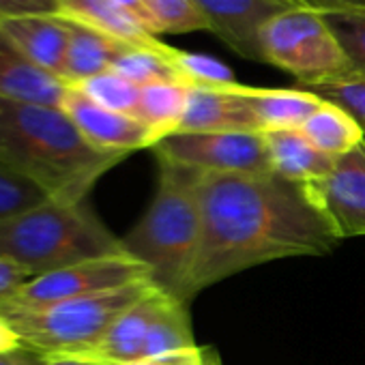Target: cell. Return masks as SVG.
Masks as SVG:
<instances>
[{
	"instance_id": "31",
	"label": "cell",
	"mask_w": 365,
	"mask_h": 365,
	"mask_svg": "<svg viewBox=\"0 0 365 365\" xmlns=\"http://www.w3.org/2000/svg\"><path fill=\"white\" fill-rule=\"evenodd\" d=\"M22 16H58L56 0H0V20Z\"/></svg>"
},
{
	"instance_id": "11",
	"label": "cell",
	"mask_w": 365,
	"mask_h": 365,
	"mask_svg": "<svg viewBox=\"0 0 365 365\" xmlns=\"http://www.w3.org/2000/svg\"><path fill=\"white\" fill-rule=\"evenodd\" d=\"M209 22V33L235 54L262 63L258 33L273 16L294 9L284 0H194Z\"/></svg>"
},
{
	"instance_id": "8",
	"label": "cell",
	"mask_w": 365,
	"mask_h": 365,
	"mask_svg": "<svg viewBox=\"0 0 365 365\" xmlns=\"http://www.w3.org/2000/svg\"><path fill=\"white\" fill-rule=\"evenodd\" d=\"M153 148L157 157H165L209 174H273L262 131L170 133Z\"/></svg>"
},
{
	"instance_id": "33",
	"label": "cell",
	"mask_w": 365,
	"mask_h": 365,
	"mask_svg": "<svg viewBox=\"0 0 365 365\" xmlns=\"http://www.w3.org/2000/svg\"><path fill=\"white\" fill-rule=\"evenodd\" d=\"M205 361V348H196L190 352H178L170 356H159V359H140L131 361L125 365H202Z\"/></svg>"
},
{
	"instance_id": "20",
	"label": "cell",
	"mask_w": 365,
	"mask_h": 365,
	"mask_svg": "<svg viewBox=\"0 0 365 365\" xmlns=\"http://www.w3.org/2000/svg\"><path fill=\"white\" fill-rule=\"evenodd\" d=\"M196 348L187 303L170 294L148 329L142 359H159Z\"/></svg>"
},
{
	"instance_id": "10",
	"label": "cell",
	"mask_w": 365,
	"mask_h": 365,
	"mask_svg": "<svg viewBox=\"0 0 365 365\" xmlns=\"http://www.w3.org/2000/svg\"><path fill=\"white\" fill-rule=\"evenodd\" d=\"M61 108L93 146L108 153L129 155L138 148H153L161 140L159 133L144 125L142 120L129 114L106 110L91 101L88 97H84L73 86L67 88Z\"/></svg>"
},
{
	"instance_id": "12",
	"label": "cell",
	"mask_w": 365,
	"mask_h": 365,
	"mask_svg": "<svg viewBox=\"0 0 365 365\" xmlns=\"http://www.w3.org/2000/svg\"><path fill=\"white\" fill-rule=\"evenodd\" d=\"M217 131H260V125L243 95V84L226 91L190 88L185 114L174 133Z\"/></svg>"
},
{
	"instance_id": "21",
	"label": "cell",
	"mask_w": 365,
	"mask_h": 365,
	"mask_svg": "<svg viewBox=\"0 0 365 365\" xmlns=\"http://www.w3.org/2000/svg\"><path fill=\"white\" fill-rule=\"evenodd\" d=\"M301 133L324 155L337 159L365 142V133L356 125V120L346 114L341 108L322 101V106L305 120Z\"/></svg>"
},
{
	"instance_id": "34",
	"label": "cell",
	"mask_w": 365,
	"mask_h": 365,
	"mask_svg": "<svg viewBox=\"0 0 365 365\" xmlns=\"http://www.w3.org/2000/svg\"><path fill=\"white\" fill-rule=\"evenodd\" d=\"M0 365H46V356L22 346L11 352H0Z\"/></svg>"
},
{
	"instance_id": "37",
	"label": "cell",
	"mask_w": 365,
	"mask_h": 365,
	"mask_svg": "<svg viewBox=\"0 0 365 365\" xmlns=\"http://www.w3.org/2000/svg\"><path fill=\"white\" fill-rule=\"evenodd\" d=\"M114 3L120 5L123 9H127L129 14H133L148 29V24H146V11H144V0H114Z\"/></svg>"
},
{
	"instance_id": "24",
	"label": "cell",
	"mask_w": 365,
	"mask_h": 365,
	"mask_svg": "<svg viewBox=\"0 0 365 365\" xmlns=\"http://www.w3.org/2000/svg\"><path fill=\"white\" fill-rule=\"evenodd\" d=\"M174 52H176L174 46L168 52L123 48L112 63V71L133 82L135 86H146L155 82H180L176 69L170 63Z\"/></svg>"
},
{
	"instance_id": "35",
	"label": "cell",
	"mask_w": 365,
	"mask_h": 365,
	"mask_svg": "<svg viewBox=\"0 0 365 365\" xmlns=\"http://www.w3.org/2000/svg\"><path fill=\"white\" fill-rule=\"evenodd\" d=\"M22 339L20 335L14 331V327L7 322V318L0 316V352H11V350H18L22 348Z\"/></svg>"
},
{
	"instance_id": "6",
	"label": "cell",
	"mask_w": 365,
	"mask_h": 365,
	"mask_svg": "<svg viewBox=\"0 0 365 365\" xmlns=\"http://www.w3.org/2000/svg\"><path fill=\"white\" fill-rule=\"evenodd\" d=\"M260 56L299 80L314 86L356 73L341 48L329 18L309 9H288L273 16L258 33Z\"/></svg>"
},
{
	"instance_id": "4",
	"label": "cell",
	"mask_w": 365,
	"mask_h": 365,
	"mask_svg": "<svg viewBox=\"0 0 365 365\" xmlns=\"http://www.w3.org/2000/svg\"><path fill=\"white\" fill-rule=\"evenodd\" d=\"M127 254L86 202L48 200L0 224V256L41 275Z\"/></svg>"
},
{
	"instance_id": "7",
	"label": "cell",
	"mask_w": 365,
	"mask_h": 365,
	"mask_svg": "<svg viewBox=\"0 0 365 365\" xmlns=\"http://www.w3.org/2000/svg\"><path fill=\"white\" fill-rule=\"evenodd\" d=\"M144 279H153L148 267L131 258L129 254L86 260L80 264L35 275L11 299L0 303V316L43 309L56 303L116 290Z\"/></svg>"
},
{
	"instance_id": "27",
	"label": "cell",
	"mask_w": 365,
	"mask_h": 365,
	"mask_svg": "<svg viewBox=\"0 0 365 365\" xmlns=\"http://www.w3.org/2000/svg\"><path fill=\"white\" fill-rule=\"evenodd\" d=\"M52 200L35 180L0 161V224Z\"/></svg>"
},
{
	"instance_id": "26",
	"label": "cell",
	"mask_w": 365,
	"mask_h": 365,
	"mask_svg": "<svg viewBox=\"0 0 365 365\" xmlns=\"http://www.w3.org/2000/svg\"><path fill=\"white\" fill-rule=\"evenodd\" d=\"M172 67L176 69L178 78L182 84L190 88H235L239 86L232 69L224 65L222 61L207 56V54H196V52H185L178 50L172 56Z\"/></svg>"
},
{
	"instance_id": "28",
	"label": "cell",
	"mask_w": 365,
	"mask_h": 365,
	"mask_svg": "<svg viewBox=\"0 0 365 365\" xmlns=\"http://www.w3.org/2000/svg\"><path fill=\"white\" fill-rule=\"evenodd\" d=\"M314 95H318L322 101H329L337 108H341L346 114H350L361 131L365 133V76L352 73L348 78L314 84V86H299Z\"/></svg>"
},
{
	"instance_id": "9",
	"label": "cell",
	"mask_w": 365,
	"mask_h": 365,
	"mask_svg": "<svg viewBox=\"0 0 365 365\" xmlns=\"http://www.w3.org/2000/svg\"><path fill=\"white\" fill-rule=\"evenodd\" d=\"M305 190L339 241L365 237V142L337 157L329 176Z\"/></svg>"
},
{
	"instance_id": "29",
	"label": "cell",
	"mask_w": 365,
	"mask_h": 365,
	"mask_svg": "<svg viewBox=\"0 0 365 365\" xmlns=\"http://www.w3.org/2000/svg\"><path fill=\"white\" fill-rule=\"evenodd\" d=\"M359 76H365V14L327 16Z\"/></svg>"
},
{
	"instance_id": "17",
	"label": "cell",
	"mask_w": 365,
	"mask_h": 365,
	"mask_svg": "<svg viewBox=\"0 0 365 365\" xmlns=\"http://www.w3.org/2000/svg\"><path fill=\"white\" fill-rule=\"evenodd\" d=\"M273 172L282 178H288L301 185H309L333 170L335 159L318 150L301 129H279V131H262Z\"/></svg>"
},
{
	"instance_id": "16",
	"label": "cell",
	"mask_w": 365,
	"mask_h": 365,
	"mask_svg": "<svg viewBox=\"0 0 365 365\" xmlns=\"http://www.w3.org/2000/svg\"><path fill=\"white\" fill-rule=\"evenodd\" d=\"M69 84L31 63L0 33V99L61 108Z\"/></svg>"
},
{
	"instance_id": "3",
	"label": "cell",
	"mask_w": 365,
	"mask_h": 365,
	"mask_svg": "<svg viewBox=\"0 0 365 365\" xmlns=\"http://www.w3.org/2000/svg\"><path fill=\"white\" fill-rule=\"evenodd\" d=\"M159 180L140 222L120 239L125 252L148 267L153 282L180 299L200 241V178L190 165L157 157Z\"/></svg>"
},
{
	"instance_id": "13",
	"label": "cell",
	"mask_w": 365,
	"mask_h": 365,
	"mask_svg": "<svg viewBox=\"0 0 365 365\" xmlns=\"http://www.w3.org/2000/svg\"><path fill=\"white\" fill-rule=\"evenodd\" d=\"M58 16L93 29L125 48H142L168 52L172 46L153 35L133 14L116 5L114 0H56Z\"/></svg>"
},
{
	"instance_id": "23",
	"label": "cell",
	"mask_w": 365,
	"mask_h": 365,
	"mask_svg": "<svg viewBox=\"0 0 365 365\" xmlns=\"http://www.w3.org/2000/svg\"><path fill=\"white\" fill-rule=\"evenodd\" d=\"M146 24L153 35L209 33V22L194 0H144Z\"/></svg>"
},
{
	"instance_id": "32",
	"label": "cell",
	"mask_w": 365,
	"mask_h": 365,
	"mask_svg": "<svg viewBox=\"0 0 365 365\" xmlns=\"http://www.w3.org/2000/svg\"><path fill=\"white\" fill-rule=\"evenodd\" d=\"M33 277H35V273H31L26 267L0 256V303L11 299Z\"/></svg>"
},
{
	"instance_id": "5",
	"label": "cell",
	"mask_w": 365,
	"mask_h": 365,
	"mask_svg": "<svg viewBox=\"0 0 365 365\" xmlns=\"http://www.w3.org/2000/svg\"><path fill=\"white\" fill-rule=\"evenodd\" d=\"M157 284L153 279L135 282L116 290L71 299L43 309L7 314V322L20 335L22 344L43 356L86 354L110 331V327Z\"/></svg>"
},
{
	"instance_id": "25",
	"label": "cell",
	"mask_w": 365,
	"mask_h": 365,
	"mask_svg": "<svg viewBox=\"0 0 365 365\" xmlns=\"http://www.w3.org/2000/svg\"><path fill=\"white\" fill-rule=\"evenodd\" d=\"M69 86H73L84 97H88L91 101H95L97 106H101L106 110L129 114V116L135 114L138 99H140V86H135L133 82L125 80L123 76H118L112 69L103 71L99 76L86 78L82 82L69 84Z\"/></svg>"
},
{
	"instance_id": "14",
	"label": "cell",
	"mask_w": 365,
	"mask_h": 365,
	"mask_svg": "<svg viewBox=\"0 0 365 365\" xmlns=\"http://www.w3.org/2000/svg\"><path fill=\"white\" fill-rule=\"evenodd\" d=\"M3 33L31 63L63 80L69 22L61 16H22L0 20Z\"/></svg>"
},
{
	"instance_id": "15",
	"label": "cell",
	"mask_w": 365,
	"mask_h": 365,
	"mask_svg": "<svg viewBox=\"0 0 365 365\" xmlns=\"http://www.w3.org/2000/svg\"><path fill=\"white\" fill-rule=\"evenodd\" d=\"M170 294L163 292L159 286L153 288L144 299H140L135 305H131L106 333V337L86 354H73V356H86L106 365H125L131 361H140L144 356V344L148 329L153 320L157 318L161 305L165 303Z\"/></svg>"
},
{
	"instance_id": "19",
	"label": "cell",
	"mask_w": 365,
	"mask_h": 365,
	"mask_svg": "<svg viewBox=\"0 0 365 365\" xmlns=\"http://www.w3.org/2000/svg\"><path fill=\"white\" fill-rule=\"evenodd\" d=\"M123 48L125 46L93 29L69 22V46L63 67V80L67 84H76L86 78L110 71L114 58Z\"/></svg>"
},
{
	"instance_id": "18",
	"label": "cell",
	"mask_w": 365,
	"mask_h": 365,
	"mask_svg": "<svg viewBox=\"0 0 365 365\" xmlns=\"http://www.w3.org/2000/svg\"><path fill=\"white\" fill-rule=\"evenodd\" d=\"M243 95L260 125V131L301 129L322 106V99L305 88L243 86Z\"/></svg>"
},
{
	"instance_id": "30",
	"label": "cell",
	"mask_w": 365,
	"mask_h": 365,
	"mask_svg": "<svg viewBox=\"0 0 365 365\" xmlns=\"http://www.w3.org/2000/svg\"><path fill=\"white\" fill-rule=\"evenodd\" d=\"M294 9H309L322 16L365 14V0H284Z\"/></svg>"
},
{
	"instance_id": "38",
	"label": "cell",
	"mask_w": 365,
	"mask_h": 365,
	"mask_svg": "<svg viewBox=\"0 0 365 365\" xmlns=\"http://www.w3.org/2000/svg\"><path fill=\"white\" fill-rule=\"evenodd\" d=\"M205 365H220V361L215 359V354L211 350H205Z\"/></svg>"
},
{
	"instance_id": "36",
	"label": "cell",
	"mask_w": 365,
	"mask_h": 365,
	"mask_svg": "<svg viewBox=\"0 0 365 365\" xmlns=\"http://www.w3.org/2000/svg\"><path fill=\"white\" fill-rule=\"evenodd\" d=\"M46 365H106L86 356H73V354H50L46 356Z\"/></svg>"
},
{
	"instance_id": "39",
	"label": "cell",
	"mask_w": 365,
	"mask_h": 365,
	"mask_svg": "<svg viewBox=\"0 0 365 365\" xmlns=\"http://www.w3.org/2000/svg\"><path fill=\"white\" fill-rule=\"evenodd\" d=\"M202 365H205V361H202Z\"/></svg>"
},
{
	"instance_id": "22",
	"label": "cell",
	"mask_w": 365,
	"mask_h": 365,
	"mask_svg": "<svg viewBox=\"0 0 365 365\" xmlns=\"http://www.w3.org/2000/svg\"><path fill=\"white\" fill-rule=\"evenodd\" d=\"M190 86L182 82H155L140 86V99L135 108V118L148 125L163 140L174 133L185 114Z\"/></svg>"
},
{
	"instance_id": "1",
	"label": "cell",
	"mask_w": 365,
	"mask_h": 365,
	"mask_svg": "<svg viewBox=\"0 0 365 365\" xmlns=\"http://www.w3.org/2000/svg\"><path fill=\"white\" fill-rule=\"evenodd\" d=\"M200 241L180 301L245 269L282 258L324 256L337 245L305 185L279 174L200 178Z\"/></svg>"
},
{
	"instance_id": "2",
	"label": "cell",
	"mask_w": 365,
	"mask_h": 365,
	"mask_svg": "<svg viewBox=\"0 0 365 365\" xmlns=\"http://www.w3.org/2000/svg\"><path fill=\"white\" fill-rule=\"evenodd\" d=\"M127 155L93 146L63 108L0 99V161L58 202H86L95 182Z\"/></svg>"
}]
</instances>
